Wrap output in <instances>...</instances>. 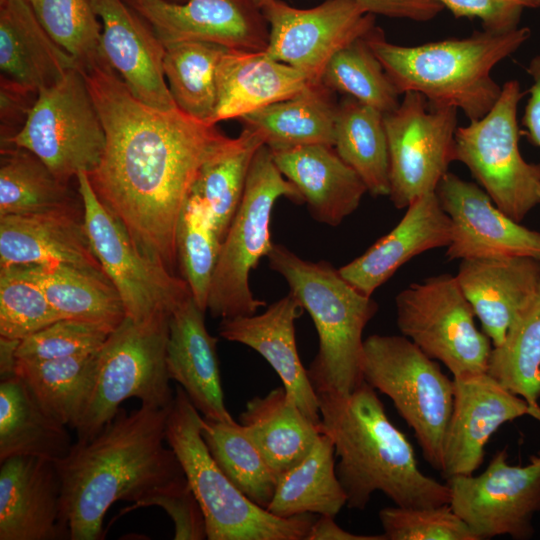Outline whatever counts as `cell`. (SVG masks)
Masks as SVG:
<instances>
[{
    "label": "cell",
    "instance_id": "cell-9",
    "mask_svg": "<svg viewBox=\"0 0 540 540\" xmlns=\"http://www.w3.org/2000/svg\"><path fill=\"white\" fill-rule=\"evenodd\" d=\"M363 380L388 396L413 429L426 461L441 471L443 445L453 410L454 381L403 335L364 339Z\"/></svg>",
    "mask_w": 540,
    "mask_h": 540
},
{
    "label": "cell",
    "instance_id": "cell-28",
    "mask_svg": "<svg viewBox=\"0 0 540 540\" xmlns=\"http://www.w3.org/2000/svg\"><path fill=\"white\" fill-rule=\"evenodd\" d=\"M313 81L265 51L227 48L216 72L217 101L213 124L291 98Z\"/></svg>",
    "mask_w": 540,
    "mask_h": 540
},
{
    "label": "cell",
    "instance_id": "cell-16",
    "mask_svg": "<svg viewBox=\"0 0 540 540\" xmlns=\"http://www.w3.org/2000/svg\"><path fill=\"white\" fill-rule=\"evenodd\" d=\"M260 9L269 27L265 52L313 82H320L335 53L376 26L375 14L361 0H325L309 9L267 0Z\"/></svg>",
    "mask_w": 540,
    "mask_h": 540
},
{
    "label": "cell",
    "instance_id": "cell-49",
    "mask_svg": "<svg viewBox=\"0 0 540 540\" xmlns=\"http://www.w3.org/2000/svg\"><path fill=\"white\" fill-rule=\"evenodd\" d=\"M456 18H478L483 30L508 32L519 27L525 9L540 7V0H434Z\"/></svg>",
    "mask_w": 540,
    "mask_h": 540
},
{
    "label": "cell",
    "instance_id": "cell-31",
    "mask_svg": "<svg viewBox=\"0 0 540 540\" xmlns=\"http://www.w3.org/2000/svg\"><path fill=\"white\" fill-rule=\"evenodd\" d=\"M338 102L335 92L313 82L299 94L248 113L238 120L269 148L334 146Z\"/></svg>",
    "mask_w": 540,
    "mask_h": 540
},
{
    "label": "cell",
    "instance_id": "cell-10",
    "mask_svg": "<svg viewBox=\"0 0 540 540\" xmlns=\"http://www.w3.org/2000/svg\"><path fill=\"white\" fill-rule=\"evenodd\" d=\"M523 95L517 80L505 82L494 106L455 133V161L517 222L540 204V163L527 162L519 149L517 110Z\"/></svg>",
    "mask_w": 540,
    "mask_h": 540
},
{
    "label": "cell",
    "instance_id": "cell-25",
    "mask_svg": "<svg viewBox=\"0 0 540 540\" xmlns=\"http://www.w3.org/2000/svg\"><path fill=\"white\" fill-rule=\"evenodd\" d=\"M50 263L107 278L91 248L83 215L82 220L72 212L0 217V267Z\"/></svg>",
    "mask_w": 540,
    "mask_h": 540
},
{
    "label": "cell",
    "instance_id": "cell-4",
    "mask_svg": "<svg viewBox=\"0 0 540 540\" xmlns=\"http://www.w3.org/2000/svg\"><path fill=\"white\" fill-rule=\"evenodd\" d=\"M531 36L528 27L508 32L476 31L468 37L415 46L389 42L375 26L365 40L400 95L413 91L432 105L461 110L469 121L483 117L496 103L501 87L492 69Z\"/></svg>",
    "mask_w": 540,
    "mask_h": 540
},
{
    "label": "cell",
    "instance_id": "cell-55",
    "mask_svg": "<svg viewBox=\"0 0 540 540\" xmlns=\"http://www.w3.org/2000/svg\"><path fill=\"white\" fill-rule=\"evenodd\" d=\"M169 1L177 2V3H183V2H185V1H187V0H169Z\"/></svg>",
    "mask_w": 540,
    "mask_h": 540
},
{
    "label": "cell",
    "instance_id": "cell-53",
    "mask_svg": "<svg viewBox=\"0 0 540 540\" xmlns=\"http://www.w3.org/2000/svg\"><path fill=\"white\" fill-rule=\"evenodd\" d=\"M305 540H387L381 535H360L341 528L334 516L319 515L311 525Z\"/></svg>",
    "mask_w": 540,
    "mask_h": 540
},
{
    "label": "cell",
    "instance_id": "cell-17",
    "mask_svg": "<svg viewBox=\"0 0 540 540\" xmlns=\"http://www.w3.org/2000/svg\"><path fill=\"white\" fill-rule=\"evenodd\" d=\"M435 193L453 226L445 253L449 261L505 257L540 260V232L506 215L477 184L448 171Z\"/></svg>",
    "mask_w": 540,
    "mask_h": 540
},
{
    "label": "cell",
    "instance_id": "cell-27",
    "mask_svg": "<svg viewBox=\"0 0 540 540\" xmlns=\"http://www.w3.org/2000/svg\"><path fill=\"white\" fill-rule=\"evenodd\" d=\"M273 160L300 192L311 216L337 226L360 205L367 188L359 175L325 144L271 149Z\"/></svg>",
    "mask_w": 540,
    "mask_h": 540
},
{
    "label": "cell",
    "instance_id": "cell-36",
    "mask_svg": "<svg viewBox=\"0 0 540 540\" xmlns=\"http://www.w3.org/2000/svg\"><path fill=\"white\" fill-rule=\"evenodd\" d=\"M43 212L78 213L68 184L60 181L33 153L1 147L0 217Z\"/></svg>",
    "mask_w": 540,
    "mask_h": 540
},
{
    "label": "cell",
    "instance_id": "cell-20",
    "mask_svg": "<svg viewBox=\"0 0 540 540\" xmlns=\"http://www.w3.org/2000/svg\"><path fill=\"white\" fill-rule=\"evenodd\" d=\"M0 463V540L70 539L56 461L14 456Z\"/></svg>",
    "mask_w": 540,
    "mask_h": 540
},
{
    "label": "cell",
    "instance_id": "cell-18",
    "mask_svg": "<svg viewBox=\"0 0 540 540\" xmlns=\"http://www.w3.org/2000/svg\"><path fill=\"white\" fill-rule=\"evenodd\" d=\"M166 46L204 41L245 51H265L269 27L248 0H124Z\"/></svg>",
    "mask_w": 540,
    "mask_h": 540
},
{
    "label": "cell",
    "instance_id": "cell-3",
    "mask_svg": "<svg viewBox=\"0 0 540 540\" xmlns=\"http://www.w3.org/2000/svg\"><path fill=\"white\" fill-rule=\"evenodd\" d=\"M322 430L332 439L346 506L364 510L380 491L396 506L450 503V488L425 475L413 447L389 420L376 390L365 381L349 394L316 391Z\"/></svg>",
    "mask_w": 540,
    "mask_h": 540
},
{
    "label": "cell",
    "instance_id": "cell-12",
    "mask_svg": "<svg viewBox=\"0 0 540 540\" xmlns=\"http://www.w3.org/2000/svg\"><path fill=\"white\" fill-rule=\"evenodd\" d=\"M76 182L91 248L117 290L126 316L138 322L170 316L192 296L187 282L137 247L126 227L98 198L87 173L78 174Z\"/></svg>",
    "mask_w": 540,
    "mask_h": 540
},
{
    "label": "cell",
    "instance_id": "cell-45",
    "mask_svg": "<svg viewBox=\"0 0 540 540\" xmlns=\"http://www.w3.org/2000/svg\"><path fill=\"white\" fill-rule=\"evenodd\" d=\"M63 319L20 266L0 267V337L21 341Z\"/></svg>",
    "mask_w": 540,
    "mask_h": 540
},
{
    "label": "cell",
    "instance_id": "cell-2",
    "mask_svg": "<svg viewBox=\"0 0 540 540\" xmlns=\"http://www.w3.org/2000/svg\"><path fill=\"white\" fill-rule=\"evenodd\" d=\"M171 406L120 408L96 435L77 440L56 461L70 540L102 539L104 516L116 501L135 503L186 479L175 452L164 445Z\"/></svg>",
    "mask_w": 540,
    "mask_h": 540
},
{
    "label": "cell",
    "instance_id": "cell-19",
    "mask_svg": "<svg viewBox=\"0 0 540 540\" xmlns=\"http://www.w3.org/2000/svg\"><path fill=\"white\" fill-rule=\"evenodd\" d=\"M453 410L443 445L441 473L448 479L473 474L485 446L500 426L540 410L504 388L487 372L453 377Z\"/></svg>",
    "mask_w": 540,
    "mask_h": 540
},
{
    "label": "cell",
    "instance_id": "cell-8",
    "mask_svg": "<svg viewBox=\"0 0 540 540\" xmlns=\"http://www.w3.org/2000/svg\"><path fill=\"white\" fill-rule=\"evenodd\" d=\"M169 318L138 322L126 316L97 350L89 395L74 428L77 440L96 435L129 398L159 408L172 405L175 393L166 365Z\"/></svg>",
    "mask_w": 540,
    "mask_h": 540
},
{
    "label": "cell",
    "instance_id": "cell-30",
    "mask_svg": "<svg viewBox=\"0 0 540 540\" xmlns=\"http://www.w3.org/2000/svg\"><path fill=\"white\" fill-rule=\"evenodd\" d=\"M240 424L277 477L301 461L323 432L322 424L309 419L284 387L250 399Z\"/></svg>",
    "mask_w": 540,
    "mask_h": 540
},
{
    "label": "cell",
    "instance_id": "cell-44",
    "mask_svg": "<svg viewBox=\"0 0 540 540\" xmlns=\"http://www.w3.org/2000/svg\"><path fill=\"white\" fill-rule=\"evenodd\" d=\"M49 36L76 62L89 68L104 60L101 24L92 0H27Z\"/></svg>",
    "mask_w": 540,
    "mask_h": 540
},
{
    "label": "cell",
    "instance_id": "cell-48",
    "mask_svg": "<svg viewBox=\"0 0 540 540\" xmlns=\"http://www.w3.org/2000/svg\"><path fill=\"white\" fill-rule=\"evenodd\" d=\"M149 506H158L169 515L174 523L175 540L207 539L205 517L187 479L155 490L123 509L121 514Z\"/></svg>",
    "mask_w": 540,
    "mask_h": 540
},
{
    "label": "cell",
    "instance_id": "cell-29",
    "mask_svg": "<svg viewBox=\"0 0 540 540\" xmlns=\"http://www.w3.org/2000/svg\"><path fill=\"white\" fill-rule=\"evenodd\" d=\"M75 60L45 31L27 0H0V70L32 92L58 82Z\"/></svg>",
    "mask_w": 540,
    "mask_h": 540
},
{
    "label": "cell",
    "instance_id": "cell-32",
    "mask_svg": "<svg viewBox=\"0 0 540 540\" xmlns=\"http://www.w3.org/2000/svg\"><path fill=\"white\" fill-rule=\"evenodd\" d=\"M67 426L46 413L16 374L0 382V461L14 456L63 459L72 448Z\"/></svg>",
    "mask_w": 540,
    "mask_h": 540
},
{
    "label": "cell",
    "instance_id": "cell-39",
    "mask_svg": "<svg viewBox=\"0 0 540 540\" xmlns=\"http://www.w3.org/2000/svg\"><path fill=\"white\" fill-rule=\"evenodd\" d=\"M263 139L243 127L232 143L201 168L190 192L205 205L223 241L241 202L251 161Z\"/></svg>",
    "mask_w": 540,
    "mask_h": 540
},
{
    "label": "cell",
    "instance_id": "cell-33",
    "mask_svg": "<svg viewBox=\"0 0 540 540\" xmlns=\"http://www.w3.org/2000/svg\"><path fill=\"white\" fill-rule=\"evenodd\" d=\"M335 456L332 439L322 432L301 461L278 475L266 509L281 518L303 514L335 517L347 502L336 473Z\"/></svg>",
    "mask_w": 540,
    "mask_h": 540
},
{
    "label": "cell",
    "instance_id": "cell-35",
    "mask_svg": "<svg viewBox=\"0 0 540 540\" xmlns=\"http://www.w3.org/2000/svg\"><path fill=\"white\" fill-rule=\"evenodd\" d=\"M372 196H388L390 161L383 113L343 96L338 102L333 146Z\"/></svg>",
    "mask_w": 540,
    "mask_h": 540
},
{
    "label": "cell",
    "instance_id": "cell-23",
    "mask_svg": "<svg viewBox=\"0 0 540 540\" xmlns=\"http://www.w3.org/2000/svg\"><path fill=\"white\" fill-rule=\"evenodd\" d=\"M406 209L402 219L389 233L338 269L349 284L366 296H372L413 257L447 247L452 240L451 219L435 192L418 197Z\"/></svg>",
    "mask_w": 540,
    "mask_h": 540
},
{
    "label": "cell",
    "instance_id": "cell-22",
    "mask_svg": "<svg viewBox=\"0 0 540 540\" xmlns=\"http://www.w3.org/2000/svg\"><path fill=\"white\" fill-rule=\"evenodd\" d=\"M304 309L287 294L261 314L221 319L219 335L259 353L280 377L283 387L300 410L321 424L318 398L307 369L298 355L295 321Z\"/></svg>",
    "mask_w": 540,
    "mask_h": 540
},
{
    "label": "cell",
    "instance_id": "cell-26",
    "mask_svg": "<svg viewBox=\"0 0 540 540\" xmlns=\"http://www.w3.org/2000/svg\"><path fill=\"white\" fill-rule=\"evenodd\" d=\"M458 284L493 347L530 301L540 283V260L505 257L461 260Z\"/></svg>",
    "mask_w": 540,
    "mask_h": 540
},
{
    "label": "cell",
    "instance_id": "cell-37",
    "mask_svg": "<svg viewBox=\"0 0 540 540\" xmlns=\"http://www.w3.org/2000/svg\"><path fill=\"white\" fill-rule=\"evenodd\" d=\"M96 352L43 361L17 359L14 372L46 413L74 429L89 395Z\"/></svg>",
    "mask_w": 540,
    "mask_h": 540
},
{
    "label": "cell",
    "instance_id": "cell-34",
    "mask_svg": "<svg viewBox=\"0 0 540 540\" xmlns=\"http://www.w3.org/2000/svg\"><path fill=\"white\" fill-rule=\"evenodd\" d=\"M63 319H77L115 329L126 317L121 298L104 277L73 266L22 265Z\"/></svg>",
    "mask_w": 540,
    "mask_h": 540
},
{
    "label": "cell",
    "instance_id": "cell-1",
    "mask_svg": "<svg viewBox=\"0 0 540 540\" xmlns=\"http://www.w3.org/2000/svg\"><path fill=\"white\" fill-rule=\"evenodd\" d=\"M80 72L106 135L90 183L137 247L173 272L177 224L190 189L204 164L234 138L178 107L140 101L105 59Z\"/></svg>",
    "mask_w": 540,
    "mask_h": 540
},
{
    "label": "cell",
    "instance_id": "cell-50",
    "mask_svg": "<svg viewBox=\"0 0 540 540\" xmlns=\"http://www.w3.org/2000/svg\"><path fill=\"white\" fill-rule=\"evenodd\" d=\"M1 143L13 137L24 125L37 93L1 77Z\"/></svg>",
    "mask_w": 540,
    "mask_h": 540
},
{
    "label": "cell",
    "instance_id": "cell-51",
    "mask_svg": "<svg viewBox=\"0 0 540 540\" xmlns=\"http://www.w3.org/2000/svg\"><path fill=\"white\" fill-rule=\"evenodd\" d=\"M260 8L267 0H248ZM374 14L426 21L435 17L443 7L434 0H361Z\"/></svg>",
    "mask_w": 540,
    "mask_h": 540
},
{
    "label": "cell",
    "instance_id": "cell-56",
    "mask_svg": "<svg viewBox=\"0 0 540 540\" xmlns=\"http://www.w3.org/2000/svg\"><path fill=\"white\" fill-rule=\"evenodd\" d=\"M539 195H540V188H539Z\"/></svg>",
    "mask_w": 540,
    "mask_h": 540
},
{
    "label": "cell",
    "instance_id": "cell-54",
    "mask_svg": "<svg viewBox=\"0 0 540 540\" xmlns=\"http://www.w3.org/2000/svg\"><path fill=\"white\" fill-rule=\"evenodd\" d=\"M20 341L0 337V374L1 379L15 374L16 349Z\"/></svg>",
    "mask_w": 540,
    "mask_h": 540
},
{
    "label": "cell",
    "instance_id": "cell-41",
    "mask_svg": "<svg viewBox=\"0 0 540 540\" xmlns=\"http://www.w3.org/2000/svg\"><path fill=\"white\" fill-rule=\"evenodd\" d=\"M201 434L219 468L249 500L266 509L277 475L257 446L235 420L222 422L202 416Z\"/></svg>",
    "mask_w": 540,
    "mask_h": 540
},
{
    "label": "cell",
    "instance_id": "cell-21",
    "mask_svg": "<svg viewBox=\"0 0 540 540\" xmlns=\"http://www.w3.org/2000/svg\"><path fill=\"white\" fill-rule=\"evenodd\" d=\"M102 20L101 52L130 92L161 110L177 108L163 71L165 47L124 0H92Z\"/></svg>",
    "mask_w": 540,
    "mask_h": 540
},
{
    "label": "cell",
    "instance_id": "cell-40",
    "mask_svg": "<svg viewBox=\"0 0 540 540\" xmlns=\"http://www.w3.org/2000/svg\"><path fill=\"white\" fill-rule=\"evenodd\" d=\"M486 372L531 406H539L540 283L513 320L504 341L493 347Z\"/></svg>",
    "mask_w": 540,
    "mask_h": 540
},
{
    "label": "cell",
    "instance_id": "cell-5",
    "mask_svg": "<svg viewBox=\"0 0 540 540\" xmlns=\"http://www.w3.org/2000/svg\"><path fill=\"white\" fill-rule=\"evenodd\" d=\"M266 258L315 325L318 351L307 369L315 392H353L364 382L363 331L378 304L327 261L305 260L281 244H274Z\"/></svg>",
    "mask_w": 540,
    "mask_h": 540
},
{
    "label": "cell",
    "instance_id": "cell-38",
    "mask_svg": "<svg viewBox=\"0 0 540 540\" xmlns=\"http://www.w3.org/2000/svg\"><path fill=\"white\" fill-rule=\"evenodd\" d=\"M164 47L163 71L177 107L194 119L213 124L216 72L227 47L204 41L177 42Z\"/></svg>",
    "mask_w": 540,
    "mask_h": 540
},
{
    "label": "cell",
    "instance_id": "cell-24",
    "mask_svg": "<svg viewBox=\"0 0 540 540\" xmlns=\"http://www.w3.org/2000/svg\"><path fill=\"white\" fill-rule=\"evenodd\" d=\"M205 312L191 296L171 313L167 370L204 418L230 422L234 419L224 403L217 338L206 328Z\"/></svg>",
    "mask_w": 540,
    "mask_h": 540
},
{
    "label": "cell",
    "instance_id": "cell-43",
    "mask_svg": "<svg viewBox=\"0 0 540 540\" xmlns=\"http://www.w3.org/2000/svg\"><path fill=\"white\" fill-rule=\"evenodd\" d=\"M221 243L205 205L189 192L176 229L177 259L193 299L204 311Z\"/></svg>",
    "mask_w": 540,
    "mask_h": 540
},
{
    "label": "cell",
    "instance_id": "cell-13",
    "mask_svg": "<svg viewBox=\"0 0 540 540\" xmlns=\"http://www.w3.org/2000/svg\"><path fill=\"white\" fill-rule=\"evenodd\" d=\"M395 306L401 334L453 377L487 371L492 342L477 328L456 276L445 273L412 283L397 294Z\"/></svg>",
    "mask_w": 540,
    "mask_h": 540
},
{
    "label": "cell",
    "instance_id": "cell-14",
    "mask_svg": "<svg viewBox=\"0 0 540 540\" xmlns=\"http://www.w3.org/2000/svg\"><path fill=\"white\" fill-rule=\"evenodd\" d=\"M457 111L409 91L397 108L383 114L390 161L388 197L397 209L435 192L455 161Z\"/></svg>",
    "mask_w": 540,
    "mask_h": 540
},
{
    "label": "cell",
    "instance_id": "cell-46",
    "mask_svg": "<svg viewBox=\"0 0 540 540\" xmlns=\"http://www.w3.org/2000/svg\"><path fill=\"white\" fill-rule=\"evenodd\" d=\"M113 330L99 323L60 319L21 340L16 358L43 361L93 353Z\"/></svg>",
    "mask_w": 540,
    "mask_h": 540
},
{
    "label": "cell",
    "instance_id": "cell-7",
    "mask_svg": "<svg viewBox=\"0 0 540 540\" xmlns=\"http://www.w3.org/2000/svg\"><path fill=\"white\" fill-rule=\"evenodd\" d=\"M281 197L304 203L298 189L276 166L270 148L263 144L251 161L241 202L221 243L207 302L213 317L250 316L265 306L250 289L249 277L274 245L271 216Z\"/></svg>",
    "mask_w": 540,
    "mask_h": 540
},
{
    "label": "cell",
    "instance_id": "cell-11",
    "mask_svg": "<svg viewBox=\"0 0 540 540\" xmlns=\"http://www.w3.org/2000/svg\"><path fill=\"white\" fill-rule=\"evenodd\" d=\"M105 145L101 117L78 68L40 90L22 128L2 142L30 151L66 184L92 173Z\"/></svg>",
    "mask_w": 540,
    "mask_h": 540
},
{
    "label": "cell",
    "instance_id": "cell-6",
    "mask_svg": "<svg viewBox=\"0 0 540 540\" xmlns=\"http://www.w3.org/2000/svg\"><path fill=\"white\" fill-rule=\"evenodd\" d=\"M202 415L176 386L166 443L175 452L196 496L209 540H305L314 514L281 518L249 500L212 458L201 434Z\"/></svg>",
    "mask_w": 540,
    "mask_h": 540
},
{
    "label": "cell",
    "instance_id": "cell-42",
    "mask_svg": "<svg viewBox=\"0 0 540 540\" xmlns=\"http://www.w3.org/2000/svg\"><path fill=\"white\" fill-rule=\"evenodd\" d=\"M320 82L331 91L352 97L383 114L394 110L400 103V94L365 36L331 57Z\"/></svg>",
    "mask_w": 540,
    "mask_h": 540
},
{
    "label": "cell",
    "instance_id": "cell-47",
    "mask_svg": "<svg viewBox=\"0 0 540 540\" xmlns=\"http://www.w3.org/2000/svg\"><path fill=\"white\" fill-rule=\"evenodd\" d=\"M387 540H478L450 504L438 507H386L379 511Z\"/></svg>",
    "mask_w": 540,
    "mask_h": 540
},
{
    "label": "cell",
    "instance_id": "cell-15",
    "mask_svg": "<svg viewBox=\"0 0 540 540\" xmlns=\"http://www.w3.org/2000/svg\"><path fill=\"white\" fill-rule=\"evenodd\" d=\"M507 458L504 448L481 474L447 479L452 510L478 540L502 535L526 540L534 534L532 521L540 511V454L525 466L511 465Z\"/></svg>",
    "mask_w": 540,
    "mask_h": 540
},
{
    "label": "cell",
    "instance_id": "cell-52",
    "mask_svg": "<svg viewBox=\"0 0 540 540\" xmlns=\"http://www.w3.org/2000/svg\"><path fill=\"white\" fill-rule=\"evenodd\" d=\"M526 70L531 77L532 85L522 122L529 140L540 147V54L531 59Z\"/></svg>",
    "mask_w": 540,
    "mask_h": 540
}]
</instances>
